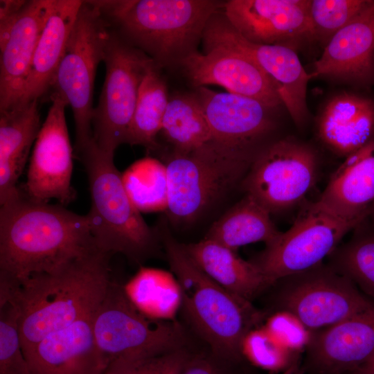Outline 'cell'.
Instances as JSON below:
<instances>
[{
    "mask_svg": "<svg viewBox=\"0 0 374 374\" xmlns=\"http://www.w3.org/2000/svg\"><path fill=\"white\" fill-rule=\"evenodd\" d=\"M27 1L1 0L0 2V44L4 43Z\"/></svg>",
    "mask_w": 374,
    "mask_h": 374,
    "instance_id": "obj_38",
    "label": "cell"
},
{
    "mask_svg": "<svg viewBox=\"0 0 374 374\" xmlns=\"http://www.w3.org/2000/svg\"><path fill=\"white\" fill-rule=\"evenodd\" d=\"M166 212L177 225L193 223L240 185L251 164L211 142L188 153L172 151L164 163Z\"/></svg>",
    "mask_w": 374,
    "mask_h": 374,
    "instance_id": "obj_6",
    "label": "cell"
},
{
    "mask_svg": "<svg viewBox=\"0 0 374 374\" xmlns=\"http://www.w3.org/2000/svg\"><path fill=\"white\" fill-rule=\"evenodd\" d=\"M154 64L144 77L128 132L127 143L150 150L158 148L157 136L161 131L169 101L166 82Z\"/></svg>",
    "mask_w": 374,
    "mask_h": 374,
    "instance_id": "obj_30",
    "label": "cell"
},
{
    "mask_svg": "<svg viewBox=\"0 0 374 374\" xmlns=\"http://www.w3.org/2000/svg\"><path fill=\"white\" fill-rule=\"evenodd\" d=\"M98 249L86 215L30 199L20 188L0 208V274L47 273Z\"/></svg>",
    "mask_w": 374,
    "mask_h": 374,
    "instance_id": "obj_1",
    "label": "cell"
},
{
    "mask_svg": "<svg viewBox=\"0 0 374 374\" xmlns=\"http://www.w3.org/2000/svg\"><path fill=\"white\" fill-rule=\"evenodd\" d=\"M317 202L339 217L366 219L374 203V139L346 157Z\"/></svg>",
    "mask_w": 374,
    "mask_h": 374,
    "instance_id": "obj_22",
    "label": "cell"
},
{
    "mask_svg": "<svg viewBox=\"0 0 374 374\" xmlns=\"http://www.w3.org/2000/svg\"><path fill=\"white\" fill-rule=\"evenodd\" d=\"M52 105L35 139L24 192L36 202L55 199L64 206L75 197L71 186L73 151L69 136L65 107L67 103L51 93Z\"/></svg>",
    "mask_w": 374,
    "mask_h": 374,
    "instance_id": "obj_15",
    "label": "cell"
},
{
    "mask_svg": "<svg viewBox=\"0 0 374 374\" xmlns=\"http://www.w3.org/2000/svg\"><path fill=\"white\" fill-rule=\"evenodd\" d=\"M274 305L305 328L321 330L374 308L348 278L323 262L277 280Z\"/></svg>",
    "mask_w": 374,
    "mask_h": 374,
    "instance_id": "obj_8",
    "label": "cell"
},
{
    "mask_svg": "<svg viewBox=\"0 0 374 374\" xmlns=\"http://www.w3.org/2000/svg\"><path fill=\"white\" fill-rule=\"evenodd\" d=\"M111 256L95 249L52 271L17 280L24 354L49 334L93 313L112 282Z\"/></svg>",
    "mask_w": 374,
    "mask_h": 374,
    "instance_id": "obj_2",
    "label": "cell"
},
{
    "mask_svg": "<svg viewBox=\"0 0 374 374\" xmlns=\"http://www.w3.org/2000/svg\"><path fill=\"white\" fill-rule=\"evenodd\" d=\"M110 29L103 59L105 78L91 126L94 143L114 155L120 145L127 143L141 82L156 64Z\"/></svg>",
    "mask_w": 374,
    "mask_h": 374,
    "instance_id": "obj_9",
    "label": "cell"
},
{
    "mask_svg": "<svg viewBox=\"0 0 374 374\" xmlns=\"http://www.w3.org/2000/svg\"><path fill=\"white\" fill-rule=\"evenodd\" d=\"M132 303L145 316L170 321L181 308V292L174 275L167 271L141 267L124 286Z\"/></svg>",
    "mask_w": 374,
    "mask_h": 374,
    "instance_id": "obj_28",
    "label": "cell"
},
{
    "mask_svg": "<svg viewBox=\"0 0 374 374\" xmlns=\"http://www.w3.org/2000/svg\"><path fill=\"white\" fill-rule=\"evenodd\" d=\"M75 157L87 174L91 208L87 215L97 248L123 254L136 263L153 255L161 242L159 233L148 225L130 198L114 155L92 141Z\"/></svg>",
    "mask_w": 374,
    "mask_h": 374,
    "instance_id": "obj_5",
    "label": "cell"
},
{
    "mask_svg": "<svg viewBox=\"0 0 374 374\" xmlns=\"http://www.w3.org/2000/svg\"><path fill=\"white\" fill-rule=\"evenodd\" d=\"M190 359L179 347L148 357L114 360L104 374H181Z\"/></svg>",
    "mask_w": 374,
    "mask_h": 374,
    "instance_id": "obj_35",
    "label": "cell"
},
{
    "mask_svg": "<svg viewBox=\"0 0 374 374\" xmlns=\"http://www.w3.org/2000/svg\"><path fill=\"white\" fill-rule=\"evenodd\" d=\"M364 220L339 217L317 202L307 204L292 226L265 244L251 261L272 286L281 278L322 263L343 237Z\"/></svg>",
    "mask_w": 374,
    "mask_h": 374,
    "instance_id": "obj_11",
    "label": "cell"
},
{
    "mask_svg": "<svg viewBox=\"0 0 374 374\" xmlns=\"http://www.w3.org/2000/svg\"><path fill=\"white\" fill-rule=\"evenodd\" d=\"M202 41L204 49L222 47L240 52L253 60L269 77L279 98L294 123L302 125L307 118V87L312 79L290 47L253 43L244 39L217 12L208 21Z\"/></svg>",
    "mask_w": 374,
    "mask_h": 374,
    "instance_id": "obj_13",
    "label": "cell"
},
{
    "mask_svg": "<svg viewBox=\"0 0 374 374\" xmlns=\"http://www.w3.org/2000/svg\"><path fill=\"white\" fill-rule=\"evenodd\" d=\"M266 331L287 348H299L308 344L310 336L304 326L294 317L285 312H277L267 321Z\"/></svg>",
    "mask_w": 374,
    "mask_h": 374,
    "instance_id": "obj_37",
    "label": "cell"
},
{
    "mask_svg": "<svg viewBox=\"0 0 374 374\" xmlns=\"http://www.w3.org/2000/svg\"><path fill=\"white\" fill-rule=\"evenodd\" d=\"M157 229L179 284L181 308L187 318L216 355L239 359L242 339L260 321L261 314L251 301L226 290L203 272L171 235L166 222Z\"/></svg>",
    "mask_w": 374,
    "mask_h": 374,
    "instance_id": "obj_4",
    "label": "cell"
},
{
    "mask_svg": "<svg viewBox=\"0 0 374 374\" xmlns=\"http://www.w3.org/2000/svg\"><path fill=\"white\" fill-rule=\"evenodd\" d=\"M161 132L177 152L188 153L211 141L210 127L196 93L177 94L169 99Z\"/></svg>",
    "mask_w": 374,
    "mask_h": 374,
    "instance_id": "obj_29",
    "label": "cell"
},
{
    "mask_svg": "<svg viewBox=\"0 0 374 374\" xmlns=\"http://www.w3.org/2000/svg\"><path fill=\"white\" fill-rule=\"evenodd\" d=\"M270 215L253 197L245 195L212 224L204 238L233 251L257 242L267 244L281 232Z\"/></svg>",
    "mask_w": 374,
    "mask_h": 374,
    "instance_id": "obj_27",
    "label": "cell"
},
{
    "mask_svg": "<svg viewBox=\"0 0 374 374\" xmlns=\"http://www.w3.org/2000/svg\"><path fill=\"white\" fill-rule=\"evenodd\" d=\"M348 374H374V355L364 364Z\"/></svg>",
    "mask_w": 374,
    "mask_h": 374,
    "instance_id": "obj_40",
    "label": "cell"
},
{
    "mask_svg": "<svg viewBox=\"0 0 374 374\" xmlns=\"http://www.w3.org/2000/svg\"><path fill=\"white\" fill-rule=\"evenodd\" d=\"M319 158L310 145L293 138L273 141L256 157L240 184L270 213L300 203L314 186Z\"/></svg>",
    "mask_w": 374,
    "mask_h": 374,
    "instance_id": "obj_12",
    "label": "cell"
},
{
    "mask_svg": "<svg viewBox=\"0 0 374 374\" xmlns=\"http://www.w3.org/2000/svg\"><path fill=\"white\" fill-rule=\"evenodd\" d=\"M183 247L194 263L208 277L231 293L251 301L271 285L251 261L235 251L204 238Z\"/></svg>",
    "mask_w": 374,
    "mask_h": 374,
    "instance_id": "obj_26",
    "label": "cell"
},
{
    "mask_svg": "<svg viewBox=\"0 0 374 374\" xmlns=\"http://www.w3.org/2000/svg\"><path fill=\"white\" fill-rule=\"evenodd\" d=\"M373 208H374V203H373Z\"/></svg>",
    "mask_w": 374,
    "mask_h": 374,
    "instance_id": "obj_41",
    "label": "cell"
},
{
    "mask_svg": "<svg viewBox=\"0 0 374 374\" xmlns=\"http://www.w3.org/2000/svg\"><path fill=\"white\" fill-rule=\"evenodd\" d=\"M82 3L80 0H54L37 44L19 104L39 101L51 90Z\"/></svg>",
    "mask_w": 374,
    "mask_h": 374,
    "instance_id": "obj_24",
    "label": "cell"
},
{
    "mask_svg": "<svg viewBox=\"0 0 374 374\" xmlns=\"http://www.w3.org/2000/svg\"><path fill=\"white\" fill-rule=\"evenodd\" d=\"M96 344L109 362L151 357L181 347L182 334L175 323L143 314L124 287L112 281L93 314Z\"/></svg>",
    "mask_w": 374,
    "mask_h": 374,
    "instance_id": "obj_10",
    "label": "cell"
},
{
    "mask_svg": "<svg viewBox=\"0 0 374 374\" xmlns=\"http://www.w3.org/2000/svg\"><path fill=\"white\" fill-rule=\"evenodd\" d=\"M180 64L197 88L218 85L271 109L282 104L269 77L253 60L236 51L212 47L190 55Z\"/></svg>",
    "mask_w": 374,
    "mask_h": 374,
    "instance_id": "obj_17",
    "label": "cell"
},
{
    "mask_svg": "<svg viewBox=\"0 0 374 374\" xmlns=\"http://www.w3.org/2000/svg\"><path fill=\"white\" fill-rule=\"evenodd\" d=\"M123 176L127 191L139 210L166 208L167 185L165 165L156 160L150 175L148 158L133 165Z\"/></svg>",
    "mask_w": 374,
    "mask_h": 374,
    "instance_id": "obj_34",
    "label": "cell"
},
{
    "mask_svg": "<svg viewBox=\"0 0 374 374\" xmlns=\"http://www.w3.org/2000/svg\"><path fill=\"white\" fill-rule=\"evenodd\" d=\"M197 95L211 132V143L218 148L253 163L271 142L276 128L271 109L260 102L229 92L198 87Z\"/></svg>",
    "mask_w": 374,
    "mask_h": 374,
    "instance_id": "obj_14",
    "label": "cell"
},
{
    "mask_svg": "<svg viewBox=\"0 0 374 374\" xmlns=\"http://www.w3.org/2000/svg\"><path fill=\"white\" fill-rule=\"evenodd\" d=\"M110 31L109 24L95 1H82L51 83V93L60 95L71 107L75 155L93 141L94 80Z\"/></svg>",
    "mask_w": 374,
    "mask_h": 374,
    "instance_id": "obj_7",
    "label": "cell"
},
{
    "mask_svg": "<svg viewBox=\"0 0 374 374\" xmlns=\"http://www.w3.org/2000/svg\"><path fill=\"white\" fill-rule=\"evenodd\" d=\"M54 0L27 1L0 44V112L19 104L33 54Z\"/></svg>",
    "mask_w": 374,
    "mask_h": 374,
    "instance_id": "obj_21",
    "label": "cell"
},
{
    "mask_svg": "<svg viewBox=\"0 0 374 374\" xmlns=\"http://www.w3.org/2000/svg\"><path fill=\"white\" fill-rule=\"evenodd\" d=\"M305 367L314 374H348L374 355V308L310 336Z\"/></svg>",
    "mask_w": 374,
    "mask_h": 374,
    "instance_id": "obj_18",
    "label": "cell"
},
{
    "mask_svg": "<svg viewBox=\"0 0 374 374\" xmlns=\"http://www.w3.org/2000/svg\"><path fill=\"white\" fill-rule=\"evenodd\" d=\"M310 0H229L223 14L244 39L294 50L311 39Z\"/></svg>",
    "mask_w": 374,
    "mask_h": 374,
    "instance_id": "obj_16",
    "label": "cell"
},
{
    "mask_svg": "<svg viewBox=\"0 0 374 374\" xmlns=\"http://www.w3.org/2000/svg\"><path fill=\"white\" fill-rule=\"evenodd\" d=\"M311 78L327 76L360 84L374 82V0L324 46Z\"/></svg>",
    "mask_w": 374,
    "mask_h": 374,
    "instance_id": "obj_20",
    "label": "cell"
},
{
    "mask_svg": "<svg viewBox=\"0 0 374 374\" xmlns=\"http://www.w3.org/2000/svg\"><path fill=\"white\" fill-rule=\"evenodd\" d=\"M38 100L0 112V204L19 192L17 183L40 130Z\"/></svg>",
    "mask_w": 374,
    "mask_h": 374,
    "instance_id": "obj_25",
    "label": "cell"
},
{
    "mask_svg": "<svg viewBox=\"0 0 374 374\" xmlns=\"http://www.w3.org/2000/svg\"><path fill=\"white\" fill-rule=\"evenodd\" d=\"M21 309L16 286L0 280V374H30L20 331Z\"/></svg>",
    "mask_w": 374,
    "mask_h": 374,
    "instance_id": "obj_32",
    "label": "cell"
},
{
    "mask_svg": "<svg viewBox=\"0 0 374 374\" xmlns=\"http://www.w3.org/2000/svg\"><path fill=\"white\" fill-rule=\"evenodd\" d=\"M181 374H223L212 362L205 359H190Z\"/></svg>",
    "mask_w": 374,
    "mask_h": 374,
    "instance_id": "obj_39",
    "label": "cell"
},
{
    "mask_svg": "<svg viewBox=\"0 0 374 374\" xmlns=\"http://www.w3.org/2000/svg\"><path fill=\"white\" fill-rule=\"evenodd\" d=\"M317 132L335 153L349 156L374 139V101L348 93L333 97L319 116Z\"/></svg>",
    "mask_w": 374,
    "mask_h": 374,
    "instance_id": "obj_23",
    "label": "cell"
},
{
    "mask_svg": "<svg viewBox=\"0 0 374 374\" xmlns=\"http://www.w3.org/2000/svg\"><path fill=\"white\" fill-rule=\"evenodd\" d=\"M93 314L49 334L26 352L30 374H104L109 362L96 344Z\"/></svg>",
    "mask_w": 374,
    "mask_h": 374,
    "instance_id": "obj_19",
    "label": "cell"
},
{
    "mask_svg": "<svg viewBox=\"0 0 374 374\" xmlns=\"http://www.w3.org/2000/svg\"><path fill=\"white\" fill-rule=\"evenodd\" d=\"M361 224L348 242L331 253L328 264L373 301L374 229H365Z\"/></svg>",
    "mask_w": 374,
    "mask_h": 374,
    "instance_id": "obj_31",
    "label": "cell"
},
{
    "mask_svg": "<svg viewBox=\"0 0 374 374\" xmlns=\"http://www.w3.org/2000/svg\"><path fill=\"white\" fill-rule=\"evenodd\" d=\"M371 0H310L311 39L324 46L341 29L353 21Z\"/></svg>",
    "mask_w": 374,
    "mask_h": 374,
    "instance_id": "obj_33",
    "label": "cell"
},
{
    "mask_svg": "<svg viewBox=\"0 0 374 374\" xmlns=\"http://www.w3.org/2000/svg\"><path fill=\"white\" fill-rule=\"evenodd\" d=\"M110 28L160 68L197 51L211 17L224 3L211 0L94 1Z\"/></svg>",
    "mask_w": 374,
    "mask_h": 374,
    "instance_id": "obj_3",
    "label": "cell"
},
{
    "mask_svg": "<svg viewBox=\"0 0 374 374\" xmlns=\"http://www.w3.org/2000/svg\"><path fill=\"white\" fill-rule=\"evenodd\" d=\"M286 349L265 328L252 329L245 335L241 344L242 355L257 366L271 370L278 368L284 364Z\"/></svg>",
    "mask_w": 374,
    "mask_h": 374,
    "instance_id": "obj_36",
    "label": "cell"
}]
</instances>
